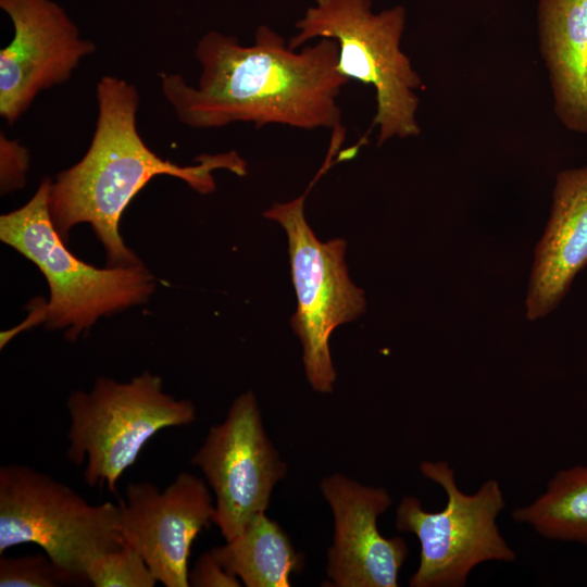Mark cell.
<instances>
[{
	"instance_id": "7",
	"label": "cell",
	"mask_w": 587,
	"mask_h": 587,
	"mask_svg": "<svg viewBox=\"0 0 587 587\" xmlns=\"http://www.w3.org/2000/svg\"><path fill=\"white\" fill-rule=\"evenodd\" d=\"M420 471L445 490L447 503L441 511L428 512L417 498L405 496L397 508V529L414 534L421 545L420 564L409 586L462 587L480 563L515 560L497 524L505 501L496 479L469 495L459 489L446 461H423Z\"/></svg>"
},
{
	"instance_id": "16",
	"label": "cell",
	"mask_w": 587,
	"mask_h": 587,
	"mask_svg": "<svg viewBox=\"0 0 587 587\" xmlns=\"http://www.w3.org/2000/svg\"><path fill=\"white\" fill-rule=\"evenodd\" d=\"M511 517L545 538L587 545V466L558 471L546 491Z\"/></svg>"
},
{
	"instance_id": "3",
	"label": "cell",
	"mask_w": 587,
	"mask_h": 587,
	"mask_svg": "<svg viewBox=\"0 0 587 587\" xmlns=\"http://www.w3.org/2000/svg\"><path fill=\"white\" fill-rule=\"evenodd\" d=\"M297 23L288 46L298 50L315 38L338 45L336 68L346 78L375 90L378 145L421 133L416 89L423 82L401 50L407 12L402 5L375 13L371 0H313Z\"/></svg>"
},
{
	"instance_id": "15",
	"label": "cell",
	"mask_w": 587,
	"mask_h": 587,
	"mask_svg": "<svg viewBox=\"0 0 587 587\" xmlns=\"http://www.w3.org/2000/svg\"><path fill=\"white\" fill-rule=\"evenodd\" d=\"M210 552L247 587H289V576L304 562L288 535L265 512L257 514L235 538Z\"/></svg>"
},
{
	"instance_id": "10",
	"label": "cell",
	"mask_w": 587,
	"mask_h": 587,
	"mask_svg": "<svg viewBox=\"0 0 587 587\" xmlns=\"http://www.w3.org/2000/svg\"><path fill=\"white\" fill-rule=\"evenodd\" d=\"M13 25L0 51V115L14 124L43 90L65 83L96 45L53 0H0Z\"/></svg>"
},
{
	"instance_id": "13",
	"label": "cell",
	"mask_w": 587,
	"mask_h": 587,
	"mask_svg": "<svg viewBox=\"0 0 587 587\" xmlns=\"http://www.w3.org/2000/svg\"><path fill=\"white\" fill-rule=\"evenodd\" d=\"M587 266V165L555 176L550 216L534 251L525 300L530 321L551 313Z\"/></svg>"
},
{
	"instance_id": "1",
	"label": "cell",
	"mask_w": 587,
	"mask_h": 587,
	"mask_svg": "<svg viewBox=\"0 0 587 587\" xmlns=\"http://www.w3.org/2000/svg\"><path fill=\"white\" fill-rule=\"evenodd\" d=\"M338 45L321 38L295 50L266 25L251 46L208 32L197 43L198 86L179 74L161 73V90L177 118L192 128L253 123L301 129L341 125L337 98L349 79L338 73Z\"/></svg>"
},
{
	"instance_id": "18",
	"label": "cell",
	"mask_w": 587,
	"mask_h": 587,
	"mask_svg": "<svg viewBox=\"0 0 587 587\" xmlns=\"http://www.w3.org/2000/svg\"><path fill=\"white\" fill-rule=\"evenodd\" d=\"M59 571L45 553L0 557V587L61 586Z\"/></svg>"
},
{
	"instance_id": "12",
	"label": "cell",
	"mask_w": 587,
	"mask_h": 587,
	"mask_svg": "<svg viewBox=\"0 0 587 587\" xmlns=\"http://www.w3.org/2000/svg\"><path fill=\"white\" fill-rule=\"evenodd\" d=\"M334 516L327 576L336 587H397L409 548L401 537L386 538L377 519L392 504L383 487L362 485L335 473L321 482Z\"/></svg>"
},
{
	"instance_id": "17",
	"label": "cell",
	"mask_w": 587,
	"mask_h": 587,
	"mask_svg": "<svg viewBox=\"0 0 587 587\" xmlns=\"http://www.w3.org/2000/svg\"><path fill=\"white\" fill-rule=\"evenodd\" d=\"M87 577L95 587H153L158 583L142 557L127 544L96 558Z\"/></svg>"
},
{
	"instance_id": "9",
	"label": "cell",
	"mask_w": 587,
	"mask_h": 587,
	"mask_svg": "<svg viewBox=\"0 0 587 587\" xmlns=\"http://www.w3.org/2000/svg\"><path fill=\"white\" fill-rule=\"evenodd\" d=\"M215 495L212 517L225 541L268 508L287 465L270 440L252 391L238 396L225 420L212 426L190 460Z\"/></svg>"
},
{
	"instance_id": "4",
	"label": "cell",
	"mask_w": 587,
	"mask_h": 587,
	"mask_svg": "<svg viewBox=\"0 0 587 587\" xmlns=\"http://www.w3.org/2000/svg\"><path fill=\"white\" fill-rule=\"evenodd\" d=\"M52 180L45 178L30 200L0 217V239L43 274L50 298L33 315L50 329L66 328L74 340L98 317L145 302L153 276L141 264L98 268L76 258L64 245L49 210Z\"/></svg>"
},
{
	"instance_id": "20",
	"label": "cell",
	"mask_w": 587,
	"mask_h": 587,
	"mask_svg": "<svg viewBox=\"0 0 587 587\" xmlns=\"http://www.w3.org/2000/svg\"><path fill=\"white\" fill-rule=\"evenodd\" d=\"M189 585L195 587H239L238 577L228 573L210 551L201 554L189 571Z\"/></svg>"
},
{
	"instance_id": "5",
	"label": "cell",
	"mask_w": 587,
	"mask_h": 587,
	"mask_svg": "<svg viewBox=\"0 0 587 587\" xmlns=\"http://www.w3.org/2000/svg\"><path fill=\"white\" fill-rule=\"evenodd\" d=\"M35 544L59 571L63 585H87V569L122 547L120 505L91 504L70 486L34 467H0V554Z\"/></svg>"
},
{
	"instance_id": "6",
	"label": "cell",
	"mask_w": 587,
	"mask_h": 587,
	"mask_svg": "<svg viewBox=\"0 0 587 587\" xmlns=\"http://www.w3.org/2000/svg\"><path fill=\"white\" fill-rule=\"evenodd\" d=\"M66 407L68 460L86 464L89 487L105 486L112 492L151 437L197 419L193 403L166 394L162 378L150 372L129 382L99 377L89 391H73Z\"/></svg>"
},
{
	"instance_id": "11",
	"label": "cell",
	"mask_w": 587,
	"mask_h": 587,
	"mask_svg": "<svg viewBox=\"0 0 587 587\" xmlns=\"http://www.w3.org/2000/svg\"><path fill=\"white\" fill-rule=\"evenodd\" d=\"M118 505L124 542L142 557L158 583L190 586L191 544L215 512L205 483L187 472L162 491L150 482L130 483Z\"/></svg>"
},
{
	"instance_id": "19",
	"label": "cell",
	"mask_w": 587,
	"mask_h": 587,
	"mask_svg": "<svg viewBox=\"0 0 587 587\" xmlns=\"http://www.w3.org/2000/svg\"><path fill=\"white\" fill-rule=\"evenodd\" d=\"M1 191L22 188L29 166V152L16 140L0 135Z\"/></svg>"
},
{
	"instance_id": "14",
	"label": "cell",
	"mask_w": 587,
	"mask_h": 587,
	"mask_svg": "<svg viewBox=\"0 0 587 587\" xmlns=\"http://www.w3.org/2000/svg\"><path fill=\"white\" fill-rule=\"evenodd\" d=\"M537 25L554 113L587 134V0H538Z\"/></svg>"
},
{
	"instance_id": "2",
	"label": "cell",
	"mask_w": 587,
	"mask_h": 587,
	"mask_svg": "<svg viewBox=\"0 0 587 587\" xmlns=\"http://www.w3.org/2000/svg\"><path fill=\"white\" fill-rule=\"evenodd\" d=\"M98 117L85 155L60 172L52 182L49 210L63 239L70 229L89 224L102 242L111 266L139 264L123 242L120 221L132 199L158 175L184 180L195 191L215 190L213 171L225 168L247 173L246 161L236 152L201 154L193 165L163 160L141 138L136 123L139 95L136 87L116 76H103L97 84Z\"/></svg>"
},
{
	"instance_id": "8",
	"label": "cell",
	"mask_w": 587,
	"mask_h": 587,
	"mask_svg": "<svg viewBox=\"0 0 587 587\" xmlns=\"http://www.w3.org/2000/svg\"><path fill=\"white\" fill-rule=\"evenodd\" d=\"M324 171L320 168L310 187L298 198L275 203L264 212L278 222L288 237L291 276L298 307L291 326L303 349L307 378L315 391H333L336 380L329 337L339 325L365 310L364 292L350 279L345 262L346 241L323 242L316 238L304 216V200Z\"/></svg>"
}]
</instances>
